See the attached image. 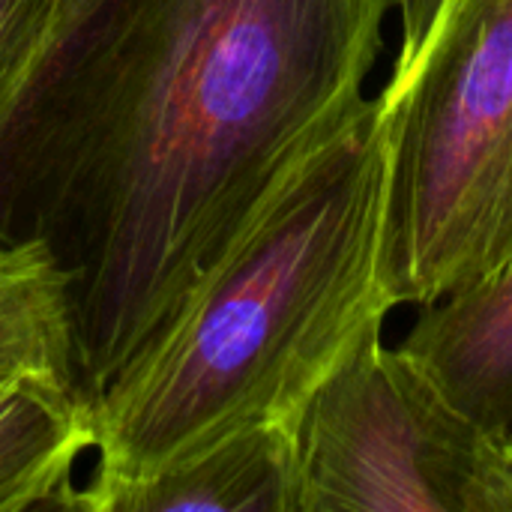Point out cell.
Masks as SVG:
<instances>
[{"label": "cell", "instance_id": "cell-1", "mask_svg": "<svg viewBox=\"0 0 512 512\" xmlns=\"http://www.w3.org/2000/svg\"><path fill=\"white\" fill-rule=\"evenodd\" d=\"M393 6L63 0L0 126V234L66 270L87 405L366 96Z\"/></svg>", "mask_w": 512, "mask_h": 512}, {"label": "cell", "instance_id": "cell-2", "mask_svg": "<svg viewBox=\"0 0 512 512\" xmlns=\"http://www.w3.org/2000/svg\"><path fill=\"white\" fill-rule=\"evenodd\" d=\"M390 114L363 96L279 183L177 312L93 396L96 474L147 480L258 423H297L393 309L381 288Z\"/></svg>", "mask_w": 512, "mask_h": 512}, {"label": "cell", "instance_id": "cell-3", "mask_svg": "<svg viewBox=\"0 0 512 512\" xmlns=\"http://www.w3.org/2000/svg\"><path fill=\"white\" fill-rule=\"evenodd\" d=\"M390 198L381 288L426 306L512 255V0H441L381 90Z\"/></svg>", "mask_w": 512, "mask_h": 512}, {"label": "cell", "instance_id": "cell-4", "mask_svg": "<svg viewBox=\"0 0 512 512\" xmlns=\"http://www.w3.org/2000/svg\"><path fill=\"white\" fill-rule=\"evenodd\" d=\"M495 441L372 330L297 420L300 512H492Z\"/></svg>", "mask_w": 512, "mask_h": 512}, {"label": "cell", "instance_id": "cell-5", "mask_svg": "<svg viewBox=\"0 0 512 512\" xmlns=\"http://www.w3.org/2000/svg\"><path fill=\"white\" fill-rule=\"evenodd\" d=\"M81 512H300L297 423H258L138 483L75 489Z\"/></svg>", "mask_w": 512, "mask_h": 512}, {"label": "cell", "instance_id": "cell-6", "mask_svg": "<svg viewBox=\"0 0 512 512\" xmlns=\"http://www.w3.org/2000/svg\"><path fill=\"white\" fill-rule=\"evenodd\" d=\"M402 348L483 435L512 438V255L426 303Z\"/></svg>", "mask_w": 512, "mask_h": 512}, {"label": "cell", "instance_id": "cell-7", "mask_svg": "<svg viewBox=\"0 0 512 512\" xmlns=\"http://www.w3.org/2000/svg\"><path fill=\"white\" fill-rule=\"evenodd\" d=\"M87 450L93 420L78 390L0 375V512L69 510L72 471Z\"/></svg>", "mask_w": 512, "mask_h": 512}, {"label": "cell", "instance_id": "cell-8", "mask_svg": "<svg viewBox=\"0 0 512 512\" xmlns=\"http://www.w3.org/2000/svg\"><path fill=\"white\" fill-rule=\"evenodd\" d=\"M0 375L78 390L69 276L39 240L0 234Z\"/></svg>", "mask_w": 512, "mask_h": 512}, {"label": "cell", "instance_id": "cell-9", "mask_svg": "<svg viewBox=\"0 0 512 512\" xmlns=\"http://www.w3.org/2000/svg\"><path fill=\"white\" fill-rule=\"evenodd\" d=\"M63 0H0V126L33 78Z\"/></svg>", "mask_w": 512, "mask_h": 512}, {"label": "cell", "instance_id": "cell-10", "mask_svg": "<svg viewBox=\"0 0 512 512\" xmlns=\"http://www.w3.org/2000/svg\"><path fill=\"white\" fill-rule=\"evenodd\" d=\"M438 6H441V0H396L399 21H402V45H399V57L393 66L414 57V51L423 45V39L435 21Z\"/></svg>", "mask_w": 512, "mask_h": 512}, {"label": "cell", "instance_id": "cell-11", "mask_svg": "<svg viewBox=\"0 0 512 512\" xmlns=\"http://www.w3.org/2000/svg\"><path fill=\"white\" fill-rule=\"evenodd\" d=\"M492 512H512V438L495 441V456H492Z\"/></svg>", "mask_w": 512, "mask_h": 512}]
</instances>
